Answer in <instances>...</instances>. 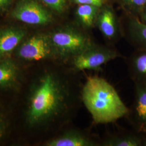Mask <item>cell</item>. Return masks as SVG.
I'll list each match as a JSON object with an SVG mask.
<instances>
[{"label": "cell", "instance_id": "8", "mask_svg": "<svg viewBox=\"0 0 146 146\" xmlns=\"http://www.w3.org/2000/svg\"><path fill=\"white\" fill-rule=\"evenodd\" d=\"M98 26L104 36L108 38L114 36L116 31L114 14L107 8L103 9L98 16Z\"/></svg>", "mask_w": 146, "mask_h": 146}, {"label": "cell", "instance_id": "16", "mask_svg": "<svg viewBox=\"0 0 146 146\" xmlns=\"http://www.w3.org/2000/svg\"><path fill=\"white\" fill-rule=\"evenodd\" d=\"M135 67L139 73L146 75V54H142L136 59Z\"/></svg>", "mask_w": 146, "mask_h": 146}, {"label": "cell", "instance_id": "12", "mask_svg": "<svg viewBox=\"0 0 146 146\" xmlns=\"http://www.w3.org/2000/svg\"><path fill=\"white\" fill-rule=\"evenodd\" d=\"M136 110L139 117L146 122V89L141 90L139 94Z\"/></svg>", "mask_w": 146, "mask_h": 146}, {"label": "cell", "instance_id": "10", "mask_svg": "<svg viewBox=\"0 0 146 146\" xmlns=\"http://www.w3.org/2000/svg\"><path fill=\"white\" fill-rule=\"evenodd\" d=\"M48 146H87L91 143L82 136L78 134H68L48 142Z\"/></svg>", "mask_w": 146, "mask_h": 146}, {"label": "cell", "instance_id": "13", "mask_svg": "<svg viewBox=\"0 0 146 146\" xmlns=\"http://www.w3.org/2000/svg\"><path fill=\"white\" fill-rule=\"evenodd\" d=\"M53 11L61 13L65 10L68 0H38Z\"/></svg>", "mask_w": 146, "mask_h": 146}, {"label": "cell", "instance_id": "19", "mask_svg": "<svg viewBox=\"0 0 146 146\" xmlns=\"http://www.w3.org/2000/svg\"><path fill=\"white\" fill-rule=\"evenodd\" d=\"M128 3L131 5L141 7L145 5L146 3V0H126Z\"/></svg>", "mask_w": 146, "mask_h": 146}, {"label": "cell", "instance_id": "14", "mask_svg": "<svg viewBox=\"0 0 146 146\" xmlns=\"http://www.w3.org/2000/svg\"><path fill=\"white\" fill-rule=\"evenodd\" d=\"M132 28L136 36L146 43V25L137 20L132 22Z\"/></svg>", "mask_w": 146, "mask_h": 146}, {"label": "cell", "instance_id": "4", "mask_svg": "<svg viewBox=\"0 0 146 146\" xmlns=\"http://www.w3.org/2000/svg\"><path fill=\"white\" fill-rule=\"evenodd\" d=\"M13 19L31 25H44L52 16L38 0H19L11 13Z\"/></svg>", "mask_w": 146, "mask_h": 146}, {"label": "cell", "instance_id": "22", "mask_svg": "<svg viewBox=\"0 0 146 146\" xmlns=\"http://www.w3.org/2000/svg\"></svg>", "mask_w": 146, "mask_h": 146}, {"label": "cell", "instance_id": "11", "mask_svg": "<svg viewBox=\"0 0 146 146\" xmlns=\"http://www.w3.org/2000/svg\"><path fill=\"white\" fill-rule=\"evenodd\" d=\"M98 8L94 5H80L76 10L78 20L84 26H92L94 23Z\"/></svg>", "mask_w": 146, "mask_h": 146}, {"label": "cell", "instance_id": "3", "mask_svg": "<svg viewBox=\"0 0 146 146\" xmlns=\"http://www.w3.org/2000/svg\"><path fill=\"white\" fill-rule=\"evenodd\" d=\"M49 38L52 47L63 55H76L91 47L87 37L71 28L55 31Z\"/></svg>", "mask_w": 146, "mask_h": 146}, {"label": "cell", "instance_id": "1", "mask_svg": "<svg viewBox=\"0 0 146 146\" xmlns=\"http://www.w3.org/2000/svg\"><path fill=\"white\" fill-rule=\"evenodd\" d=\"M84 104L97 123L113 122L128 110L114 88L104 79L89 77L82 90Z\"/></svg>", "mask_w": 146, "mask_h": 146}, {"label": "cell", "instance_id": "21", "mask_svg": "<svg viewBox=\"0 0 146 146\" xmlns=\"http://www.w3.org/2000/svg\"><path fill=\"white\" fill-rule=\"evenodd\" d=\"M143 19H144L145 21L146 22V11L145 12V14H144V15H143Z\"/></svg>", "mask_w": 146, "mask_h": 146}, {"label": "cell", "instance_id": "20", "mask_svg": "<svg viewBox=\"0 0 146 146\" xmlns=\"http://www.w3.org/2000/svg\"><path fill=\"white\" fill-rule=\"evenodd\" d=\"M5 131V125L3 119L0 115V139L4 135V133Z\"/></svg>", "mask_w": 146, "mask_h": 146}, {"label": "cell", "instance_id": "17", "mask_svg": "<svg viewBox=\"0 0 146 146\" xmlns=\"http://www.w3.org/2000/svg\"><path fill=\"white\" fill-rule=\"evenodd\" d=\"M74 2L78 5H89L100 8L104 3V0H74Z\"/></svg>", "mask_w": 146, "mask_h": 146}, {"label": "cell", "instance_id": "6", "mask_svg": "<svg viewBox=\"0 0 146 146\" xmlns=\"http://www.w3.org/2000/svg\"><path fill=\"white\" fill-rule=\"evenodd\" d=\"M114 56L113 52L104 49L93 48L91 46L75 55L74 64L78 70L95 69L110 61Z\"/></svg>", "mask_w": 146, "mask_h": 146}, {"label": "cell", "instance_id": "9", "mask_svg": "<svg viewBox=\"0 0 146 146\" xmlns=\"http://www.w3.org/2000/svg\"><path fill=\"white\" fill-rule=\"evenodd\" d=\"M17 68L12 61L5 60L0 61V87L10 86L15 80Z\"/></svg>", "mask_w": 146, "mask_h": 146}, {"label": "cell", "instance_id": "7", "mask_svg": "<svg viewBox=\"0 0 146 146\" xmlns=\"http://www.w3.org/2000/svg\"><path fill=\"white\" fill-rule=\"evenodd\" d=\"M25 31L19 28L9 27L0 31V58L14 50L25 36Z\"/></svg>", "mask_w": 146, "mask_h": 146}, {"label": "cell", "instance_id": "5", "mask_svg": "<svg viewBox=\"0 0 146 146\" xmlns=\"http://www.w3.org/2000/svg\"><path fill=\"white\" fill-rule=\"evenodd\" d=\"M49 37L37 35L28 38L19 48L18 55L28 61H39L47 58L51 51Z\"/></svg>", "mask_w": 146, "mask_h": 146}, {"label": "cell", "instance_id": "2", "mask_svg": "<svg viewBox=\"0 0 146 146\" xmlns=\"http://www.w3.org/2000/svg\"><path fill=\"white\" fill-rule=\"evenodd\" d=\"M63 101L62 91L56 78L52 75H46L32 94L28 111L29 123L35 125L54 115Z\"/></svg>", "mask_w": 146, "mask_h": 146}, {"label": "cell", "instance_id": "18", "mask_svg": "<svg viewBox=\"0 0 146 146\" xmlns=\"http://www.w3.org/2000/svg\"><path fill=\"white\" fill-rule=\"evenodd\" d=\"M13 0H0V13L7 11L11 6Z\"/></svg>", "mask_w": 146, "mask_h": 146}, {"label": "cell", "instance_id": "15", "mask_svg": "<svg viewBox=\"0 0 146 146\" xmlns=\"http://www.w3.org/2000/svg\"><path fill=\"white\" fill-rule=\"evenodd\" d=\"M112 146H137L139 145L137 140L132 137H127L120 140H117L111 143Z\"/></svg>", "mask_w": 146, "mask_h": 146}]
</instances>
